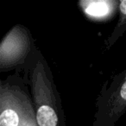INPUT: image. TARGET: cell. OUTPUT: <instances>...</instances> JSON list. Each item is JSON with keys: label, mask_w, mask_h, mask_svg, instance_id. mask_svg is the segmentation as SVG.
Here are the masks:
<instances>
[{"label": "cell", "mask_w": 126, "mask_h": 126, "mask_svg": "<svg viewBox=\"0 0 126 126\" xmlns=\"http://www.w3.org/2000/svg\"><path fill=\"white\" fill-rule=\"evenodd\" d=\"M26 72L38 126H66L61 97L43 55L35 47L26 61Z\"/></svg>", "instance_id": "obj_1"}, {"label": "cell", "mask_w": 126, "mask_h": 126, "mask_svg": "<svg viewBox=\"0 0 126 126\" xmlns=\"http://www.w3.org/2000/svg\"><path fill=\"white\" fill-rule=\"evenodd\" d=\"M126 112V68L106 82L98 94L93 126H115Z\"/></svg>", "instance_id": "obj_2"}, {"label": "cell", "mask_w": 126, "mask_h": 126, "mask_svg": "<svg viewBox=\"0 0 126 126\" xmlns=\"http://www.w3.org/2000/svg\"><path fill=\"white\" fill-rule=\"evenodd\" d=\"M35 47L30 30L23 25L14 26L0 44V69L11 70L26 63Z\"/></svg>", "instance_id": "obj_3"}, {"label": "cell", "mask_w": 126, "mask_h": 126, "mask_svg": "<svg viewBox=\"0 0 126 126\" xmlns=\"http://www.w3.org/2000/svg\"><path fill=\"white\" fill-rule=\"evenodd\" d=\"M28 94L20 82L2 80L0 84V126H21L24 100Z\"/></svg>", "instance_id": "obj_4"}, {"label": "cell", "mask_w": 126, "mask_h": 126, "mask_svg": "<svg viewBox=\"0 0 126 126\" xmlns=\"http://www.w3.org/2000/svg\"><path fill=\"white\" fill-rule=\"evenodd\" d=\"M79 4L88 16L103 18L113 14L117 9L118 10L119 1H81Z\"/></svg>", "instance_id": "obj_5"}, {"label": "cell", "mask_w": 126, "mask_h": 126, "mask_svg": "<svg viewBox=\"0 0 126 126\" xmlns=\"http://www.w3.org/2000/svg\"><path fill=\"white\" fill-rule=\"evenodd\" d=\"M118 12V22L113 31L110 33V36L105 41V47L106 49H110L126 31V0H119Z\"/></svg>", "instance_id": "obj_6"}, {"label": "cell", "mask_w": 126, "mask_h": 126, "mask_svg": "<svg viewBox=\"0 0 126 126\" xmlns=\"http://www.w3.org/2000/svg\"><path fill=\"white\" fill-rule=\"evenodd\" d=\"M21 126H38L36 121H35L33 102L31 100V98L29 96V94L26 95L24 100Z\"/></svg>", "instance_id": "obj_7"}]
</instances>
